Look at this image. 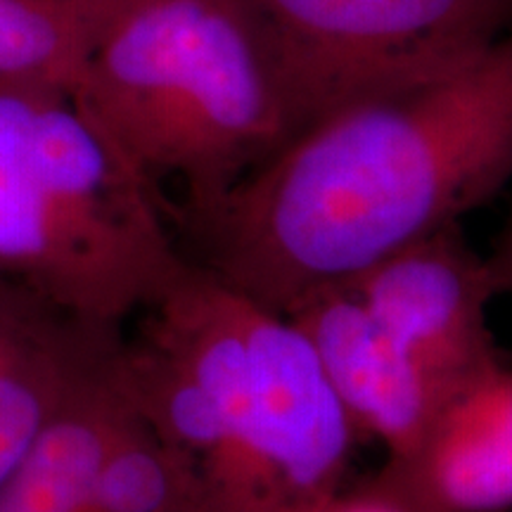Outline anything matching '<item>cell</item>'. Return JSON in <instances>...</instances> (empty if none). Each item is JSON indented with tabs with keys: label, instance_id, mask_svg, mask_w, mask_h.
<instances>
[{
	"label": "cell",
	"instance_id": "obj_1",
	"mask_svg": "<svg viewBox=\"0 0 512 512\" xmlns=\"http://www.w3.org/2000/svg\"><path fill=\"white\" fill-rule=\"evenodd\" d=\"M510 183L512 29L444 72L323 114L216 200L171 216L192 264L287 313L460 226Z\"/></svg>",
	"mask_w": 512,
	"mask_h": 512
},
{
	"label": "cell",
	"instance_id": "obj_2",
	"mask_svg": "<svg viewBox=\"0 0 512 512\" xmlns=\"http://www.w3.org/2000/svg\"><path fill=\"white\" fill-rule=\"evenodd\" d=\"M138 176L202 207L302 131L247 0H138L69 93Z\"/></svg>",
	"mask_w": 512,
	"mask_h": 512
},
{
	"label": "cell",
	"instance_id": "obj_3",
	"mask_svg": "<svg viewBox=\"0 0 512 512\" xmlns=\"http://www.w3.org/2000/svg\"><path fill=\"white\" fill-rule=\"evenodd\" d=\"M192 261L171 207L69 93L0 88V275L55 309L124 330Z\"/></svg>",
	"mask_w": 512,
	"mask_h": 512
},
{
	"label": "cell",
	"instance_id": "obj_4",
	"mask_svg": "<svg viewBox=\"0 0 512 512\" xmlns=\"http://www.w3.org/2000/svg\"><path fill=\"white\" fill-rule=\"evenodd\" d=\"M283 64L302 128L444 72L512 29V0H247Z\"/></svg>",
	"mask_w": 512,
	"mask_h": 512
},
{
	"label": "cell",
	"instance_id": "obj_5",
	"mask_svg": "<svg viewBox=\"0 0 512 512\" xmlns=\"http://www.w3.org/2000/svg\"><path fill=\"white\" fill-rule=\"evenodd\" d=\"M247 351L245 408L207 489L209 512H328L351 486L363 444L354 422L285 313L252 302Z\"/></svg>",
	"mask_w": 512,
	"mask_h": 512
},
{
	"label": "cell",
	"instance_id": "obj_6",
	"mask_svg": "<svg viewBox=\"0 0 512 512\" xmlns=\"http://www.w3.org/2000/svg\"><path fill=\"white\" fill-rule=\"evenodd\" d=\"M342 285L380 320L441 401L503 356L489 325L498 297L494 268L460 226L396 249Z\"/></svg>",
	"mask_w": 512,
	"mask_h": 512
},
{
	"label": "cell",
	"instance_id": "obj_7",
	"mask_svg": "<svg viewBox=\"0 0 512 512\" xmlns=\"http://www.w3.org/2000/svg\"><path fill=\"white\" fill-rule=\"evenodd\" d=\"M363 484L408 512H510L512 363L496 358L460 384L418 444Z\"/></svg>",
	"mask_w": 512,
	"mask_h": 512
},
{
	"label": "cell",
	"instance_id": "obj_8",
	"mask_svg": "<svg viewBox=\"0 0 512 512\" xmlns=\"http://www.w3.org/2000/svg\"><path fill=\"white\" fill-rule=\"evenodd\" d=\"M285 316L309 339L363 444L380 446L384 460L406 456L439 411L441 396L380 320L347 285L313 292Z\"/></svg>",
	"mask_w": 512,
	"mask_h": 512
},
{
	"label": "cell",
	"instance_id": "obj_9",
	"mask_svg": "<svg viewBox=\"0 0 512 512\" xmlns=\"http://www.w3.org/2000/svg\"><path fill=\"white\" fill-rule=\"evenodd\" d=\"M121 339L0 275V486Z\"/></svg>",
	"mask_w": 512,
	"mask_h": 512
},
{
	"label": "cell",
	"instance_id": "obj_10",
	"mask_svg": "<svg viewBox=\"0 0 512 512\" xmlns=\"http://www.w3.org/2000/svg\"><path fill=\"white\" fill-rule=\"evenodd\" d=\"M119 351L121 344L19 460L0 486V512H86L102 465L136 413L121 380Z\"/></svg>",
	"mask_w": 512,
	"mask_h": 512
},
{
	"label": "cell",
	"instance_id": "obj_11",
	"mask_svg": "<svg viewBox=\"0 0 512 512\" xmlns=\"http://www.w3.org/2000/svg\"><path fill=\"white\" fill-rule=\"evenodd\" d=\"M138 0H0V88L72 93Z\"/></svg>",
	"mask_w": 512,
	"mask_h": 512
},
{
	"label": "cell",
	"instance_id": "obj_12",
	"mask_svg": "<svg viewBox=\"0 0 512 512\" xmlns=\"http://www.w3.org/2000/svg\"><path fill=\"white\" fill-rule=\"evenodd\" d=\"M86 512H209V505L192 465L136 408L95 479Z\"/></svg>",
	"mask_w": 512,
	"mask_h": 512
},
{
	"label": "cell",
	"instance_id": "obj_13",
	"mask_svg": "<svg viewBox=\"0 0 512 512\" xmlns=\"http://www.w3.org/2000/svg\"><path fill=\"white\" fill-rule=\"evenodd\" d=\"M328 512H408L389 498L375 494L366 484L349 486L347 494H342L330 505Z\"/></svg>",
	"mask_w": 512,
	"mask_h": 512
},
{
	"label": "cell",
	"instance_id": "obj_14",
	"mask_svg": "<svg viewBox=\"0 0 512 512\" xmlns=\"http://www.w3.org/2000/svg\"><path fill=\"white\" fill-rule=\"evenodd\" d=\"M489 261L491 268H494L498 294H510L512 297V204L508 211V219L503 223L498 245L494 252L489 254Z\"/></svg>",
	"mask_w": 512,
	"mask_h": 512
}]
</instances>
